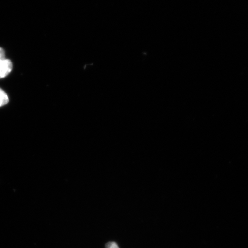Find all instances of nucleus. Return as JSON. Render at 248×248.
Returning <instances> with one entry per match:
<instances>
[{"instance_id": "obj_1", "label": "nucleus", "mask_w": 248, "mask_h": 248, "mask_svg": "<svg viewBox=\"0 0 248 248\" xmlns=\"http://www.w3.org/2000/svg\"><path fill=\"white\" fill-rule=\"evenodd\" d=\"M12 68H13V64L11 60L5 59L0 61V79L4 78L9 75V74L11 72Z\"/></svg>"}, {"instance_id": "obj_2", "label": "nucleus", "mask_w": 248, "mask_h": 248, "mask_svg": "<svg viewBox=\"0 0 248 248\" xmlns=\"http://www.w3.org/2000/svg\"><path fill=\"white\" fill-rule=\"evenodd\" d=\"M9 102L8 96L2 89L0 88V107L4 106Z\"/></svg>"}, {"instance_id": "obj_3", "label": "nucleus", "mask_w": 248, "mask_h": 248, "mask_svg": "<svg viewBox=\"0 0 248 248\" xmlns=\"http://www.w3.org/2000/svg\"><path fill=\"white\" fill-rule=\"evenodd\" d=\"M106 248H119V246L116 243H114V242H109L107 244L106 246H105Z\"/></svg>"}, {"instance_id": "obj_4", "label": "nucleus", "mask_w": 248, "mask_h": 248, "mask_svg": "<svg viewBox=\"0 0 248 248\" xmlns=\"http://www.w3.org/2000/svg\"><path fill=\"white\" fill-rule=\"evenodd\" d=\"M5 52L4 49L0 47V61L5 60Z\"/></svg>"}]
</instances>
